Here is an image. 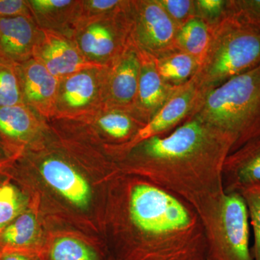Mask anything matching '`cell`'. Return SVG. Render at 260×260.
Segmentation results:
<instances>
[{"mask_svg":"<svg viewBox=\"0 0 260 260\" xmlns=\"http://www.w3.org/2000/svg\"><path fill=\"white\" fill-rule=\"evenodd\" d=\"M210 42L191 79L202 95L260 66V23L228 0L218 21L210 24Z\"/></svg>","mask_w":260,"mask_h":260,"instance_id":"cell-1","label":"cell"},{"mask_svg":"<svg viewBox=\"0 0 260 260\" xmlns=\"http://www.w3.org/2000/svg\"><path fill=\"white\" fill-rule=\"evenodd\" d=\"M240 148L260 137V66L203 94L192 115Z\"/></svg>","mask_w":260,"mask_h":260,"instance_id":"cell-2","label":"cell"},{"mask_svg":"<svg viewBox=\"0 0 260 260\" xmlns=\"http://www.w3.org/2000/svg\"><path fill=\"white\" fill-rule=\"evenodd\" d=\"M131 0L121 8L99 16L80 19L73 39L84 57L92 64L109 67L129 47Z\"/></svg>","mask_w":260,"mask_h":260,"instance_id":"cell-3","label":"cell"},{"mask_svg":"<svg viewBox=\"0 0 260 260\" xmlns=\"http://www.w3.org/2000/svg\"><path fill=\"white\" fill-rule=\"evenodd\" d=\"M130 42L154 59L179 50L177 25L158 0H131Z\"/></svg>","mask_w":260,"mask_h":260,"instance_id":"cell-4","label":"cell"},{"mask_svg":"<svg viewBox=\"0 0 260 260\" xmlns=\"http://www.w3.org/2000/svg\"><path fill=\"white\" fill-rule=\"evenodd\" d=\"M130 213L135 225L150 234L181 230L190 222L187 211L174 197L145 184L133 189Z\"/></svg>","mask_w":260,"mask_h":260,"instance_id":"cell-5","label":"cell"},{"mask_svg":"<svg viewBox=\"0 0 260 260\" xmlns=\"http://www.w3.org/2000/svg\"><path fill=\"white\" fill-rule=\"evenodd\" d=\"M107 72V67H95L59 80L54 118L80 119L105 107Z\"/></svg>","mask_w":260,"mask_h":260,"instance_id":"cell-6","label":"cell"},{"mask_svg":"<svg viewBox=\"0 0 260 260\" xmlns=\"http://www.w3.org/2000/svg\"><path fill=\"white\" fill-rule=\"evenodd\" d=\"M49 129L47 119L23 103L0 107V143L15 158L37 147Z\"/></svg>","mask_w":260,"mask_h":260,"instance_id":"cell-7","label":"cell"},{"mask_svg":"<svg viewBox=\"0 0 260 260\" xmlns=\"http://www.w3.org/2000/svg\"><path fill=\"white\" fill-rule=\"evenodd\" d=\"M202 94L192 79L177 87L161 109L147 123L133 140L124 146L126 150L175 127L192 115Z\"/></svg>","mask_w":260,"mask_h":260,"instance_id":"cell-8","label":"cell"},{"mask_svg":"<svg viewBox=\"0 0 260 260\" xmlns=\"http://www.w3.org/2000/svg\"><path fill=\"white\" fill-rule=\"evenodd\" d=\"M141 60L139 51L132 44L110 66L107 67L105 84V107L133 112Z\"/></svg>","mask_w":260,"mask_h":260,"instance_id":"cell-9","label":"cell"},{"mask_svg":"<svg viewBox=\"0 0 260 260\" xmlns=\"http://www.w3.org/2000/svg\"><path fill=\"white\" fill-rule=\"evenodd\" d=\"M42 31L32 58L42 63L57 79L80 70L99 67L87 61L73 37L48 30Z\"/></svg>","mask_w":260,"mask_h":260,"instance_id":"cell-10","label":"cell"},{"mask_svg":"<svg viewBox=\"0 0 260 260\" xmlns=\"http://www.w3.org/2000/svg\"><path fill=\"white\" fill-rule=\"evenodd\" d=\"M23 103L47 121L55 116L59 80L37 59L18 64Z\"/></svg>","mask_w":260,"mask_h":260,"instance_id":"cell-11","label":"cell"},{"mask_svg":"<svg viewBox=\"0 0 260 260\" xmlns=\"http://www.w3.org/2000/svg\"><path fill=\"white\" fill-rule=\"evenodd\" d=\"M39 169L44 180L64 199L79 208L88 205L91 197L88 183L64 157L45 155Z\"/></svg>","mask_w":260,"mask_h":260,"instance_id":"cell-12","label":"cell"},{"mask_svg":"<svg viewBox=\"0 0 260 260\" xmlns=\"http://www.w3.org/2000/svg\"><path fill=\"white\" fill-rule=\"evenodd\" d=\"M139 53L141 66L133 112L140 121L146 124L161 109L177 87L162 80L153 58Z\"/></svg>","mask_w":260,"mask_h":260,"instance_id":"cell-13","label":"cell"},{"mask_svg":"<svg viewBox=\"0 0 260 260\" xmlns=\"http://www.w3.org/2000/svg\"><path fill=\"white\" fill-rule=\"evenodd\" d=\"M42 32L32 16L0 19V56L18 64L32 59Z\"/></svg>","mask_w":260,"mask_h":260,"instance_id":"cell-14","label":"cell"},{"mask_svg":"<svg viewBox=\"0 0 260 260\" xmlns=\"http://www.w3.org/2000/svg\"><path fill=\"white\" fill-rule=\"evenodd\" d=\"M222 225L229 260H252L249 250V213L242 195L224 200Z\"/></svg>","mask_w":260,"mask_h":260,"instance_id":"cell-15","label":"cell"},{"mask_svg":"<svg viewBox=\"0 0 260 260\" xmlns=\"http://www.w3.org/2000/svg\"><path fill=\"white\" fill-rule=\"evenodd\" d=\"M28 4L41 30L73 37L81 18L82 0H28Z\"/></svg>","mask_w":260,"mask_h":260,"instance_id":"cell-16","label":"cell"},{"mask_svg":"<svg viewBox=\"0 0 260 260\" xmlns=\"http://www.w3.org/2000/svg\"><path fill=\"white\" fill-rule=\"evenodd\" d=\"M78 119L83 121L91 133L119 143L129 140V143L145 125L133 112L114 108L104 107L99 112Z\"/></svg>","mask_w":260,"mask_h":260,"instance_id":"cell-17","label":"cell"},{"mask_svg":"<svg viewBox=\"0 0 260 260\" xmlns=\"http://www.w3.org/2000/svg\"><path fill=\"white\" fill-rule=\"evenodd\" d=\"M154 60L162 80L174 87L189 82L200 65L195 58L181 51L171 53Z\"/></svg>","mask_w":260,"mask_h":260,"instance_id":"cell-18","label":"cell"},{"mask_svg":"<svg viewBox=\"0 0 260 260\" xmlns=\"http://www.w3.org/2000/svg\"><path fill=\"white\" fill-rule=\"evenodd\" d=\"M38 224L35 215L24 211L0 234V250L24 251L37 239Z\"/></svg>","mask_w":260,"mask_h":260,"instance_id":"cell-19","label":"cell"},{"mask_svg":"<svg viewBox=\"0 0 260 260\" xmlns=\"http://www.w3.org/2000/svg\"><path fill=\"white\" fill-rule=\"evenodd\" d=\"M229 164L240 188L260 184V137L238 149L231 156Z\"/></svg>","mask_w":260,"mask_h":260,"instance_id":"cell-20","label":"cell"},{"mask_svg":"<svg viewBox=\"0 0 260 260\" xmlns=\"http://www.w3.org/2000/svg\"><path fill=\"white\" fill-rule=\"evenodd\" d=\"M210 37V24L195 15L179 28L178 49L193 56L200 63L209 45Z\"/></svg>","mask_w":260,"mask_h":260,"instance_id":"cell-21","label":"cell"},{"mask_svg":"<svg viewBox=\"0 0 260 260\" xmlns=\"http://www.w3.org/2000/svg\"><path fill=\"white\" fill-rule=\"evenodd\" d=\"M23 103L18 64L0 56V107Z\"/></svg>","mask_w":260,"mask_h":260,"instance_id":"cell-22","label":"cell"},{"mask_svg":"<svg viewBox=\"0 0 260 260\" xmlns=\"http://www.w3.org/2000/svg\"><path fill=\"white\" fill-rule=\"evenodd\" d=\"M25 199L11 181L0 182V234L5 228L25 211Z\"/></svg>","mask_w":260,"mask_h":260,"instance_id":"cell-23","label":"cell"},{"mask_svg":"<svg viewBox=\"0 0 260 260\" xmlns=\"http://www.w3.org/2000/svg\"><path fill=\"white\" fill-rule=\"evenodd\" d=\"M51 260H98L93 249L84 243L64 237L57 239L51 251Z\"/></svg>","mask_w":260,"mask_h":260,"instance_id":"cell-24","label":"cell"},{"mask_svg":"<svg viewBox=\"0 0 260 260\" xmlns=\"http://www.w3.org/2000/svg\"><path fill=\"white\" fill-rule=\"evenodd\" d=\"M242 196L247 206L254 235V260H260V184L242 186Z\"/></svg>","mask_w":260,"mask_h":260,"instance_id":"cell-25","label":"cell"},{"mask_svg":"<svg viewBox=\"0 0 260 260\" xmlns=\"http://www.w3.org/2000/svg\"><path fill=\"white\" fill-rule=\"evenodd\" d=\"M171 18L179 28L195 16L194 0H158Z\"/></svg>","mask_w":260,"mask_h":260,"instance_id":"cell-26","label":"cell"},{"mask_svg":"<svg viewBox=\"0 0 260 260\" xmlns=\"http://www.w3.org/2000/svg\"><path fill=\"white\" fill-rule=\"evenodd\" d=\"M228 0H194L195 15L213 24L223 16Z\"/></svg>","mask_w":260,"mask_h":260,"instance_id":"cell-27","label":"cell"},{"mask_svg":"<svg viewBox=\"0 0 260 260\" xmlns=\"http://www.w3.org/2000/svg\"><path fill=\"white\" fill-rule=\"evenodd\" d=\"M126 0H82V18L112 13L121 8Z\"/></svg>","mask_w":260,"mask_h":260,"instance_id":"cell-28","label":"cell"},{"mask_svg":"<svg viewBox=\"0 0 260 260\" xmlns=\"http://www.w3.org/2000/svg\"><path fill=\"white\" fill-rule=\"evenodd\" d=\"M32 16L28 0H0V19Z\"/></svg>","mask_w":260,"mask_h":260,"instance_id":"cell-29","label":"cell"},{"mask_svg":"<svg viewBox=\"0 0 260 260\" xmlns=\"http://www.w3.org/2000/svg\"><path fill=\"white\" fill-rule=\"evenodd\" d=\"M233 3L244 14L260 23V0H233Z\"/></svg>","mask_w":260,"mask_h":260,"instance_id":"cell-30","label":"cell"},{"mask_svg":"<svg viewBox=\"0 0 260 260\" xmlns=\"http://www.w3.org/2000/svg\"><path fill=\"white\" fill-rule=\"evenodd\" d=\"M15 159L10 152L5 148L4 145L0 143V171L3 170Z\"/></svg>","mask_w":260,"mask_h":260,"instance_id":"cell-31","label":"cell"}]
</instances>
